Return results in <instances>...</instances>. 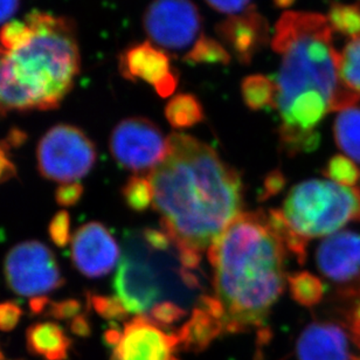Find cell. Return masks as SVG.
Segmentation results:
<instances>
[{"mask_svg":"<svg viewBox=\"0 0 360 360\" xmlns=\"http://www.w3.org/2000/svg\"><path fill=\"white\" fill-rule=\"evenodd\" d=\"M148 177L164 231L188 250L201 254L241 214L239 174L192 136L171 134L167 157Z\"/></svg>","mask_w":360,"mask_h":360,"instance_id":"obj_1","label":"cell"},{"mask_svg":"<svg viewBox=\"0 0 360 360\" xmlns=\"http://www.w3.org/2000/svg\"><path fill=\"white\" fill-rule=\"evenodd\" d=\"M288 253L268 213L262 211L238 215L212 243L208 260L226 333L264 326L285 288Z\"/></svg>","mask_w":360,"mask_h":360,"instance_id":"obj_2","label":"cell"},{"mask_svg":"<svg viewBox=\"0 0 360 360\" xmlns=\"http://www.w3.org/2000/svg\"><path fill=\"white\" fill-rule=\"evenodd\" d=\"M26 21L31 42L15 52H0V120L11 112L60 107L80 73L77 30L65 17L33 11Z\"/></svg>","mask_w":360,"mask_h":360,"instance_id":"obj_3","label":"cell"},{"mask_svg":"<svg viewBox=\"0 0 360 360\" xmlns=\"http://www.w3.org/2000/svg\"><path fill=\"white\" fill-rule=\"evenodd\" d=\"M201 254L180 246L164 229H144L127 236L114 278L115 296L128 314L149 316L172 302L186 309L204 296L198 275Z\"/></svg>","mask_w":360,"mask_h":360,"instance_id":"obj_4","label":"cell"},{"mask_svg":"<svg viewBox=\"0 0 360 360\" xmlns=\"http://www.w3.org/2000/svg\"><path fill=\"white\" fill-rule=\"evenodd\" d=\"M326 17L312 12H285L275 25L271 49L281 56L276 77V109L284 110L297 97L321 93L333 111L354 107L360 95L344 86L340 53L333 46Z\"/></svg>","mask_w":360,"mask_h":360,"instance_id":"obj_5","label":"cell"},{"mask_svg":"<svg viewBox=\"0 0 360 360\" xmlns=\"http://www.w3.org/2000/svg\"><path fill=\"white\" fill-rule=\"evenodd\" d=\"M280 212L302 239L333 236L347 224L360 222V187L305 180L289 191Z\"/></svg>","mask_w":360,"mask_h":360,"instance_id":"obj_6","label":"cell"},{"mask_svg":"<svg viewBox=\"0 0 360 360\" xmlns=\"http://www.w3.org/2000/svg\"><path fill=\"white\" fill-rule=\"evenodd\" d=\"M96 160L95 143L75 125H54L37 146L39 174L56 183H70L86 177Z\"/></svg>","mask_w":360,"mask_h":360,"instance_id":"obj_7","label":"cell"},{"mask_svg":"<svg viewBox=\"0 0 360 360\" xmlns=\"http://www.w3.org/2000/svg\"><path fill=\"white\" fill-rule=\"evenodd\" d=\"M4 277L14 294L26 297L46 296L66 283L54 252L37 240L18 243L8 250Z\"/></svg>","mask_w":360,"mask_h":360,"instance_id":"obj_8","label":"cell"},{"mask_svg":"<svg viewBox=\"0 0 360 360\" xmlns=\"http://www.w3.org/2000/svg\"><path fill=\"white\" fill-rule=\"evenodd\" d=\"M109 149L120 167L144 174L156 169L167 157V139L148 118H124L111 131Z\"/></svg>","mask_w":360,"mask_h":360,"instance_id":"obj_9","label":"cell"},{"mask_svg":"<svg viewBox=\"0 0 360 360\" xmlns=\"http://www.w3.org/2000/svg\"><path fill=\"white\" fill-rule=\"evenodd\" d=\"M143 22L153 42L174 52L192 45L202 27L200 12L191 0H153Z\"/></svg>","mask_w":360,"mask_h":360,"instance_id":"obj_10","label":"cell"},{"mask_svg":"<svg viewBox=\"0 0 360 360\" xmlns=\"http://www.w3.org/2000/svg\"><path fill=\"white\" fill-rule=\"evenodd\" d=\"M177 333H167L146 316H136L118 330L111 360H179Z\"/></svg>","mask_w":360,"mask_h":360,"instance_id":"obj_11","label":"cell"},{"mask_svg":"<svg viewBox=\"0 0 360 360\" xmlns=\"http://www.w3.org/2000/svg\"><path fill=\"white\" fill-rule=\"evenodd\" d=\"M70 243L74 268L88 278L108 275L121 255L114 236L101 222L90 221L79 227Z\"/></svg>","mask_w":360,"mask_h":360,"instance_id":"obj_12","label":"cell"},{"mask_svg":"<svg viewBox=\"0 0 360 360\" xmlns=\"http://www.w3.org/2000/svg\"><path fill=\"white\" fill-rule=\"evenodd\" d=\"M122 77L130 81H146L160 97H169L176 91L179 75L172 68L170 56L151 42L135 44L122 53L118 61Z\"/></svg>","mask_w":360,"mask_h":360,"instance_id":"obj_13","label":"cell"},{"mask_svg":"<svg viewBox=\"0 0 360 360\" xmlns=\"http://www.w3.org/2000/svg\"><path fill=\"white\" fill-rule=\"evenodd\" d=\"M316 264L323 276L340 284V294L360 284V234L340 231L328 236L316 250Z\"/></svg>","mask_w":360,"mask_h":360,"instance_id":"obj_14","label":"cell"},{"mask_svg":"<svg viewBox=\"0 0 360 360\" xmlns=\"http://www.w3.org/2000/svg\"><path fill=\"white\" fill-rule=\"evenodd\" d=\"M224 46L243 65H250L269 41V25L266 18L250 6L215 26Z\"/></svg>","mask_w":360,"mask_h":360,"instance_id":"obj_15","label":"cell"},{"mask_svg":"<svg viewBox=\"0 0 360 360\" xmlns=\"http://www.w3.org/2000/svg\"><path fill=\"white\" fill-rule=\"evenodd\" d=\"M225 331L224 309L215 296L204 295L178 331L180 347L191 352L206 350Z\"/></svg>","mask_w":360,"mask_h":360,"instance_id":"obj_16","label":"cell"},{"mask_svg":"<svg viewBox=\"0 0 360 360\" xmlns=\"http://www.w3.org/2000/svg\"><path fill=\"white\" fill-rule=\"evenodd\" d=\"M350 337L338 324L315 322L307 326L296 344L298 360H356Z\"/></svg>","mask_w":360,"mask_h":360,"instance_id":"obj_17","label":"cell"},{"mask_svg":"<svg viewBox=\"0 0 360 360\" xmlns=\"http://www.w3.org/2000/svg\"><path fill=\"white\" fill-rule=\"evenodd\" d=\"M26 345L30 354L44 360H66L72 340L56 322H38L26 330Z\"/></svg>","mask_w":360,"mask_h":360,"instance_id":"obj_18","label":"cell"},{"mask_svg":"<svg viewBox=\"0 0 360 360\" xmlns=\"http://www.w3.org/2000/svg\"><path fill=\"white\" fill-rule=\"evenodd\" d=\"M333 135L340 151L360 164V105L340 111L333 123Z\"/></svg>","mask_w":360,"mask_h":360,"instance_id":"obj_19","label":"cell"},{"mask_svg":"<svg viewBox=\"0 0 360 360\" xmlns=\"http://www.w3.org/2000/svg\"><path fill=\"white\" fill-rule=\"evenodd\" d=\"M243 102L250 110H264L267 108L276 109V82L262 74L248 75L241 82Z\"/></svg>","mask_w":360,"mask_h":360,"instance_id":"obj_20","label":"cell"},{"mask_svg":"<svg viewBox=\"0 0 360 360\" xmlns=\"http://www.w3.org/2000/svg\"><path fill=\"white\" fill-rule=\"evenodd\" d=\"M165 117L174 128H191L204 121V108L197 96L192 94H179L167 104Z\"/></svg>","mask_w":360,"mask_h":360,"instance_id":"obj_21","label":"cell"},{"mask_svg":"<svg viewBox=\"0 0 360 360\" xmlns=\"http://www.w3.org/2000/svg\"><path fill=\"white\" fill-rule=\"evenodd\" d=\"M288 284L291 297L305 308H312L322 301L326 288L319 277L309 271H298L288 276Z\"/></svg>","mask_w":360,"mask_h":360,"instance_id":"obj_22","label":"cell"},{"mask_svg":"<svg viewBox=\"0 0 360 360\" xmlns=\"http://www.w3.org/2000/svg\"><path fill=\"white\" fill-rule=\"evenodd\" d=\"M184 63L188 65H222L227 66L231 63V54L215 39L201 35L191 49L190 52L184 56Z\"/></svg>","mask_w":360,"mask_h":360,"instance_id":"obj_23","label":"cell"},{"mask_svg":"<svg viewBox=\"0 0 360 360\" xmlns=\"http://www.w3.org/2000/svg\"><path fill=\"white\" fill-rule=\"evenodd\" d=\"M333 32L347 38H360V3H333L326 17Z\"/></svg>","mask_w":360,"mask_h":360,"instance_id":"obj_24","label":"cell"},{"mask_svg":"<svg viewBox=\"0 0 360 360\" xmlns=\"http://www.w3.org/2000/svg\"><path fill=\"white\" fill-rule=\"evenodd\" d=\"M122 197L125 205L135 212H144L153 204L155 192L149 177L132 176L122 187Z\"/></svg>","mask_w":360,"mask_h":360,"instance_id":"obj_25","label":"cell"},{"mask_svg":"<svg viewBox=\"0 0 360 360\" xmlns=\"http://www.w3.org/2000/svg\"><path fill=\"white\" fill-rule=\"evenodd\" d=\"M340 77L345 87L360 95V38L351 40L340 53Z\"/></svg>","mask_w":360,"mask_h":360,"instance_id":"obj_26","label":"cell"},{"mask_svg":"<svg viewBox=\"0 0 360 360\" xmlns=\"http://www.w3.org/2000/svg\"><path fill=\"white\" fill-rule=\"evenodd\" d=\"M323 174L333 183L344 186H357L360 183L359 165L343 155L331 157L323 170Z\"/></svg>","mask_w":360,"mask_h":360,"instance_id":"obj_27","label":"cell"},{"mask_svg":"<svg viewBox=\"0 0 360 360\" xmlns=\"http://www.w3.org/2000/svg\"><path fill=\"white\" fill-rule=\"evenodd\" d=\"M33 37L34 30L26 19L24 21H8L0 30V52H15L18 49L27 46Z\"/></svg>","mask_w":360,"mask_h":360,"instance_id":"obj_28","label":"cell"},{"mask_svg":"<svg viewBox=\"0 0 360 360\" xmlns=\"http://www.w3.org/2000/svg\"><path fill=\"white\" fill-rule=\"evenodd\" d=\"M87 303L101 317L109 321H123L129 315L121 301L116 296L100 294H87Z\"/></svg>","mask_w":360,"mask_h":360,"instance_id":"obj_29","label":"cell"},{"mask_svg":"<svg viewBox=\"0 0 360 360\" xmlns=\"http://www.w3.org/2000/svg\"><path fill=\"white\" fill-rule=\"evenodd\" d=\"M49 238L56 247L65 248L72 243L70 233V215L68 212L59 211L53 217L49 226Z\"/></svg>","mask_w":360,"mask_h":360,"instance_id":"obj_30","label":"cell"},{"mask_svg":"<svg viewBox=\"0 0 360 360\" xmlns=\"http://www.w3.org/2000/svg\"><path fill=\"white\" fill-rule=\"evenodd\" d=\"M186 314V309L172 302H167L155 307L148 316V319L156 323L157 326H169L179 322Z\"/></svg>","mask_w":360,"mask_h":360,"instance_id":"obj_31","label":"cell"},{"mask_svg":"<svg viewBox=\"0 0 360 360\" xmlns=\"http://www.w3.org/2000/svg\"><path fill=\"white\" fill-rule=\"evenodd\" d=\"M342 296L351 301L347 315V328L350 330L351 340L360 349V284L351 290L342 292Z\"/></svg>","mask_w":360,"mask_h":360,"instance_id":"obj_32","label":"cell"},{"mask_svg":"<svg viewBox=\"0 0 360 360\" xmlns=\"http://www.w3.org/2000/svg\"><path fill=\"white\" fill-rule=\"evenodd\" d=\"M82 311V303L77 298H66L61 301L52 302L49 304L46 316H49L56 321H72Z\"/></svg>","mask_w":360,"mask_h":360,"instance_id":"obj_33","label":"cell"},{"mask_svg":"<svg viewBox=\"0 0 360 360\" xmlns=\"http://www.w3.org/2000/svg\"><path fill=\"white\" fill-rule=\"evenodd\" d=\"M84 192V185L79 181L61 184L56 191V204L65 208L75 206L81 200Z\"/></svg>","mask_w":360,"mask_h":360,"instance_id":"obj_34","label":"cell"},{"mask_svg":"<svg viewBox=\"0 0 360 360\" xmlns=\"http://www.w3.org/2000/svg\"><path fill=\"white\" fill-rule=\"evenodd\" d=\"M22 309L13 301L0 303V331L11 333L17 328L22 317Z\"/></svg>","mask_w":360,"mask_h":360,"instance_id":"obj_35","label":"cell"},{"mask_svg":"<svg viewBox=\"0 0 360 360\" xmlns=\"http://www.w3.org/2000/svg\"><path fill=\"white\" fill-rule=\"evenodd\" d=\"M206 3L221 13L234 14L243 12L250 6L252 0H205Z\"/></svg>","mask_w":360,"mask_h":360,"instance_id":"obj_36","label":"cell"},{"mask_svg":"<svg viewBox=\"0 0 360 360\" xmlns=\"http://www.w3.org/2000/svg\"><path fill=\"white\" fill-rule=\"evenodd\" d=\"M17 176V167L10 158V149L0 142V184L6 183Z\"/></svg>","mask_w":360,"mask_h":360,"instance_id":"obj_37","label":"cell"},{"mask_svg":"<svg viewBox=\"0 0 360 360\" xmlns=\"http://www.w3.org/2000/svg\"><path fill=\"white\" fill-rule=\"evenodd\" d=\"M284 184H285V178L280 171H273L268 174L264 181V199H268L273 197L275 194L278 193L280 191L283 190Z\"/></svg>","mask_w":360,"mask_h":360,"instance_id":"obj_38","label":"cell"},{"mask_svg":"<svg viewBox=\"0 0 360 360\" xmlns=\"http://www.w3.org/2000/svg\"><path fill=\"white\" fill-rule=\"evenodd\" d=\"M70 333L81 338H87L91 335V323L86 314H80L70 323Z\"/></svg>","mask_w":360,"mask_h":360,"instance_id":"obj_39","label":"cell"},{"mask_svg":"<svg viewBox=\"0 0 360 360\" xmlns=\"http://www.w3.org/2000/svg\"><path fill=\"white\" fill-rule=\"evenodd\" d=\"M21 0H0V24L6 21L17 12Z\"/></svg>","mask_w":360,"mask_h":360,"instance_id":"obj_40","label":"cell"},{"mask_svg":"<svg viewBox=\"0 0 360 360\" xmlns=\"http://www.w3.org/2000/svg\"><path fill=\"white\" fill-rule=\"evenodd\" d=\"M52 301L47 296H35V297L31 298L28 307L33 315H42V314L45 315Z\"/></svg>","mask_w":360,"mask_h":360,"instance_id":"obj_41","label":"cell"},{"mask_svg":"<svg viewBox=\"0 0 360 360\" xmlns=\"http://www.w3.org/2000/svg\"><path fill=\"white\" fill-rule=\"evenodd\" d=\"M26 134L21 131V130H18V129H13L12 131L7 135L6 139H4L3 143L5 146L8 148V149H12V148H18V146H20L21 144H24L25 141H26Z\"/></svg>","mask_w":360,"mask_h":360,"instance_id":"obj_42","label":"cell"},{"mask_svg":"<svg viewBox=\"0 0 360 360\" xmlns=\"http://www.w3.org/2000/svg\"><path fill=\"white\" fill-rule=\"evenodd\" d=\"M273 1L277 7H280V8H287V7H290L291 5H294L296 0H273Z\"/></svg>","mask_w":360,"mask_h":360,"instance_id":"obj_43","label":"cell"},{"mask_svg":"<svg viewBox=\"0 0 360 360\" xmlns=\"http://www.w3.org/2000/svg\"><path fill=\"white\" fill-rule=\"evenodd\" d=\"M0 360H4V354L3 351H1V349H0Z\"/></svg>","mask_w":360,"mask_h":360,"instance_id":"obj_44","label":"cell"}]
</instances>
